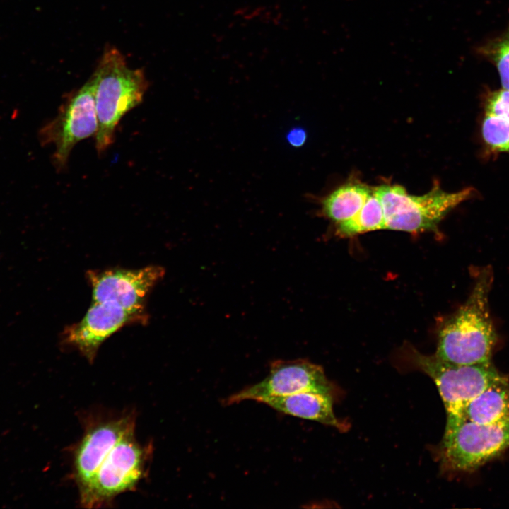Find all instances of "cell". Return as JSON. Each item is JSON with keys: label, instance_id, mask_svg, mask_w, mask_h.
<instances>
[{"label": "cell", "instance_id": "3957f363", "mask_svg": "<svg viewBox=\"0 0 509 509\" xmlns=\"http://www.w3.org/2000/svg\"><path fill=\"white\" fill-rule=\"evenodd\" d=\"M384 211V229L408 233L435 230L447 213L469 199L471 187L457 192L444 191L438 181L423 195H412L399 185L384 184L375 187Z\"/></svg>", "mask_w": 509, "mask_h": 509}, {"label": "cell", "instance_id": "4fadbf2b", "mask_svg": "<svg viewBox=\"0 0 509 509\" xmlns=\"http://www.w3.org/2000/svg\"><path fill=\"white\" fill-rule=\"evenodd\" d=\"M373 189L357 179H350L319 199L320 214L336 224L346 221L360 211Z\"/></svg>", "mask_w": 509, "mask_h": 509}, {"label": "cell", "instance_id": "52a82bcc", "mask_svg": "<svg viewBox=\"0 0 509 509\" xmlns=\"http://www.w3.org/2000/svg\"><path fill=\"white\" fill-rule=\"evenodd\" d=\"M98 130L95 83L91 76L82 87L66 98L57 117L41 129L40 135L44 144L54 146L53 159L60 170L66 165L74 146L95 136Z\"/></svg>", "mask_w": 509, "mask_h": 509}, {"label": "cell", "instance_id": "d6986e66", "mask_svg": "<svg viewBox=\"0 0 509 509\" xmlns=\"http://www.w3.org/2000/svg\"><path fill=\"white\" fill-rule=\"evenodd\" d=\"M306 140V134L303 129H294L288 134V141L293 146L299 147L303 145Z\"/></svg>", "mask_w": 509, "mask_h": 509}, {"label": "cell", "instance_id": "5bb4252c", "mask_svg": "<svg viewBox=\"0 0 509 509\" xmlns=\"http://www.w3.org/2000/svg\"><path fill=\"white\" fill-rule=\"evenodd\" d=\"M467 420L479 423H493L509 417V384L503 377L484 390L466 406Z\"/></svg>", "mask_w": 509, "mask_h": 509}, {"label": "cell", "instance_id": "9c48e42d", "mask_svg": "<svg viewBox=\"0 0 509 509\" xmlns=\"http://www.w3.org/2000/svg\"><path fill=\"white\" fill-rule=\"evenodd\" d=\"M164 274L163 267L153 265L137 269L90 270L86 277L92 302H113L131 310L145 312L147 295Z\"/></svg>", "mask_w": 509, "mask_h": 509}, {"label": "cell", "instance_id": "8992f818", "mask_svg": "<svg viewBox=\"0 0 509 509\" xmlns=\"http://www.w3.org/2000/svg\"><path fill=\"white\" fill-rule=\"evenodd\" d=\"M509 447V417L493 423L464 421L444 434L441 460L447 469L473 471Z\"/></svg>", "mask_w": 509, "mask_h": 509}, {"label": "cell", "instance_id": "ba28073f", "mask_svg": "<svg viewBox=\"0 0 509 509\" xmlns=\"http://www.w3.org/2000/svg\"><path fill=\"white\" fill-rule=\"evenodd\" d=\"M306 392L332 396L334 387L323 368L305 359L278 360L271 363L269 373L262 380L230 395L223 403L228 406L246 400L257 402L264 397Z\"/></svg>", "mask_w": 509, "mask_h": 509}, {"label": "cell", "instance_id": "30bf717a", "mask_svg": "<svg viewBox=\"0 0 509 509\" xmlns=\"http://www.w3.org/2000/svg\"><path fill=\"white\" fill-rule=\"evenodd\" d=\"M146 312L127 309L113 302H92L83 317L69 326L64 340L92 362L100 345L123 327L147 321Z\"/></svg>", "mask_w": 509, "mask_h": 509}, {"label": "cell", "instance_id": "7c38bea8", "mask_svg": "<svg viewBox=\"0 0 509 509\" xmlns=\"http://www.w3.org/2000/svg\"><path fill=\"white\" fill-rule=\"evenodd\" d=\"M257 402L267 404L279 412L320 422L344 430V424L333 411L332 396L317 392H301L295 394L269 397Z\"/></svg>", "mask_w": 509, "mask_h": 509}, {"label": "cell", "instance_id": "e0dca14e", "mask_svg": "<svg viewBox=\"0 0 509 509\" xmlns=\"http://www.w3.org/2000/svg\"><path fill=\"white\" fill-rule=\"evenodd\" d=\"M482 137L493 151L509 153V121L486 114L481 125Z\"/></svg>", "mask_w": 509, "mask_h": 509}, {"label": "cell", "instance_id": "2e32d148", "mask_svg": "<svg viewBox=\"0 0 509 509\" xmlns=\"http://www.w3.org/2000/svg\"><path fill=\"white\" fill-rule=\"evenodd\" d=\"M477 52L496 66L502 88L509 90V25L501 35L479 47Z\"/></svg>", "mask_w": 509, "mask_h": 509}, {"label": "cell", "instance_id": "ac0fdd59", "mask_svg": "<svg viewBox=\"0 0 509 509\" xmlns=\"http://www.w3.org/2000/svg\"><path fill=\"white\" fill-rule=\"evenodd\" d=\"M486 114L493 115L509 121V90L502 88L490 92L485 101Z\"/></svg>", "mask_w": 509, "mask_h": 509}, {"label": "cell", "instance_id": "5b68a950", "mask_svg": "<svg viewBox=\"0 0 509 509\" xmlns=\"http://www.w3.org/2000/svg\"><path fill=\"white\" fill-rule=\"evenodd\" d=\"M147 454V449L136 441L134 431L125 435L79 491L81 505L98 507L134 488L144 474Z\"/></svg>", "mask_w": 509, "mask_h": 509}, {"label": "cell", "instance_id": "8fae6325", "mask_svg": "<svg viewBox=\"0 0 509 509\" xmlns=\"http://www.w3.org/2000/svg\"><path fill=\"white\" fill-rule=\"evenodd\" d=\"M134 427L135 419L131 415L89 426L74 453V476L79 491L87 485L115 445Z\"/></svg>", "mask_w": 509, "mask_h": 509}, {"label": "cell", "instance_id": "9a60e30c", "mask_svg": "<svg viewBox=\"0 0 509 509\" xmlns=\"http://www.w3.org/2000/svg\"><path fill=\"white\" fill-rule=\"evenodd\" d=\"M385 216L381 201L375 187L360 211L350 219L337 223L336 234L352 237L366 232L384 229Z\"/></svg>", "mask_w": 509, "mask_h": 509}, {"label": "cell", "instance_id": "6da1fadb", "mask_svg": "<svg viewBox=\"0 0 509 509\" xmlns=\"http://www.w3.org/2000/svg\"><path fill=\"white\" fill-rule=\"evenodd\" d=\"M492 278L491 270H482L467 302L445 323L438 335V358L458 365L491 361L497 341L488 307Z\"/></svg>", "mask_w": 509, "mask_h": 509}, {"label": "cell", "instance_id": "277c9868", "mask_svg": "<svg viewBox=\"0 0 509 509\" xmlns=\"http://www.w3.org/2000/svg\"><path fill=\"white\" fill-rule=\"evenodd\" d=\"M410 356L414 365L430 376L438 389L447 413L445 433L466 420L465 407L472 399L503 377L491 361L458 365L413 349Z\"/></svg>", "mask_w": 509, "mask_h": 509}, {"label": "cell", "instance_id": "7a4b0ae2", "mask_svg": "<svg viewBox=\"0 0 509 509\" xmlns=\"http://www.w3.org/2000/svg\"><path fill=\"white\" fill-rule=\"evenodd\" d=\"M92 77L98 119L95 148L101 154L114 142L123 116L143 100L148 81L144 70L130 69L115 47L105 50Z\"/></svg>", "mask_w": 509, "mask_h": 509}]
</instances>
